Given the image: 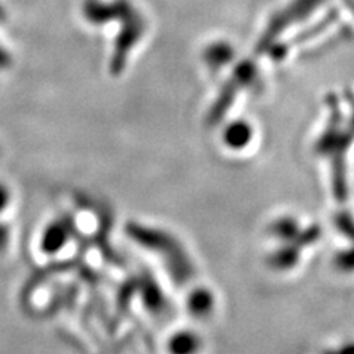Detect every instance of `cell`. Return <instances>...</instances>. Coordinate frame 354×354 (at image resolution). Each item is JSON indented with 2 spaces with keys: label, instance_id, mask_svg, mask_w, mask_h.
Masks as SVG:
<instances>
[{
  "label": "cell",
  "instance_id": "277c9868",
  "mask_svg": "<svg viewBox=\"0 0 354 354\" xmlns=\"http://www.w3.org/2000/svg\"><path fill=\"white\" fill-rule=\"evenodd\" d=\"M238 58L234 43L226 39H216L208 41L201 50V59L209 73L217 74L226 66L232 65Z\"/></svg>",
  "mask_w": 354,
  "mask_h": 354
},
{
  "label": "cell",
  "instance_id": "6da1fadb",
  "mask_svg": "<svg viewBox=\"0 0 354 354\" xmlns=\"http://www.w3.org/2000/svg\"><path fill=\"white\" fill-rule=\"evenodd\" d=\"M118 12L111 24L117 26L113 49L109 53V73L113 75L123 74L133 52L145 39L148 31L145 14L131 0H118Z\"/></svg>",
  "mask_w": 354,
  "mask_h": 354
},
{
  "label": "cell",
  "instance_id": "52a82bcc",
  "mask_svg": "<svg viewBox=\"0 0 354 354\" xmlns=\"http://www.w3.org/2000/svg\"><path fill=\"white\" fill-rule=\"evenodd\" d=\"M8 195H9V191L6 189V187L0 185V212H2V209L9 204Z\"/></svg>",
  "mask_w": 354,
  "mask_h": 354
},
{
  "label": "cell",
  "instance_id": "3957f363",
  "mask_svg": "<svg viewBox=\"0 0 354 354\" xmlns=\"http://www.w3.org/2000/svg\"><path fill=\"white\" fill-rule=\"evenodd\" d=\"M260 79V70L257 66V62L254 59H242L236 62V65L232 70V74L229 75V79L226 84L223 86L220 92V96L216 102L214 113H221L234 101L235 96L243 88H250L254 84L259 83Z\"/></svg>",
  "mask_w": 354,
  "mask_h": 354
},
{
  "label": "cell",
  "instance_id": "8992f818",
  "mask_svg": "<svg viewBox=\"0 0 354 354\" xmlns=\"http://www.w3.org/2000/svg\"><path fill=\"white\" fill-rule=\"evenodd\" d=\"M12 61H14V58H12V53H10L8 49H6V46L5 44L0 41V71L2 70H8L10 65H12Z\"/></svg>",
  "mask_w": 354,
  "mask_h": 354
},
{
  "label": "cell",
  "instance_id": "7a4b0ae2",
  "mask_svg": "<svg viewBox=\"0 0 354 354\" xmlns=\"http://www.w3.org/2000/svg\"><path fill=\"white\" fill-rule=\"evenodd\" d=\"M328 0H288L269 17L254 46L257 57L264 55L274 41L283 37L285 32L303 24L322 9Z\"/></svg>",
  "mask_w": 354,
  "mask_h": 354
},
{
  "label": "cell",
  "instance_id": "ba28073f",
  "mask_svg": "<svg viewBox=\"0 0 354 354\" xmlns=\"http://www.w3.org/2000/svg\"><path fill=\"white\" fill-rule=\"evenodd\" d=\"M6 18H8V12H6L3 3L0 2V24H2V22H5Z\"/></svg>",
  "mask_w": 354,
  "mask_h": 354
},
{
  "label": "cell",
  "instance_id": "5b68a950",
  "mask_svg": "<svg viewBox=\"0 0 354 354\" xmlns=\"http://www.w3.org/2000/svg\"><path fill=\"white\" fill-rule=\"evenodd\" d=\"M251 126L245 121H235L226 129V139L229 143H234V145H239V143H243V140L250 139L251 136Z\"/></svg>",
  "mask_w": 354,
  "mask_h": 354
}]
</instances>
